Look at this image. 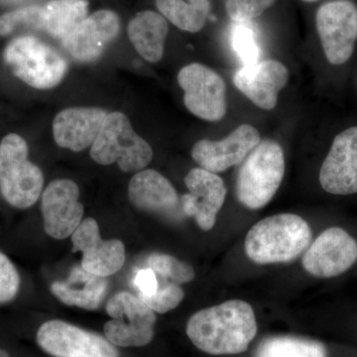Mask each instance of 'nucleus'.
I'll return each instance as SVG.
<instances>
[{"label": "nucleus", "instance_id": "obj_16", "mask_svg": "<svg viewBox=\"0 0 357 357\" xmlns=\"http://www.w3.org/2000/svg\"><path fill=\"white\" fill-rule=\"evenodd\" d=\"M70 238L73 252L83 253L81 266L89 273L107 278L119 271L126 262L123 243L117 239L103 241L93 218L84 220Z\"/></svg>", "mask_w": 357, "mask_h": 357}, {"label": "nucleus", "instance_id": "obj_11", "mask_svg": "<svg viewBox=\"0 0 357 357\" xmlns=\"http://www.w3.org/2000/svg\"><path fill=\"white\" fill-rule=\"evenodd\" d=\"M357 261V243L344 229L331 227L307 248L302 264L307 273L332 278L344 273Z\"/></svg>", "mask_w": 357, "mask_h": 357}, {"label": "nucleus", "instance_id": "obj_8", "mask_svg": "<svg viewBox=\"0 0 357 357\" xmlns=\"http://www.w3.org/2000/svg\"><path fill=\"white\" fill-rule=\"evenodd\" d=\"M185 107L199 119L218 121L227 114V86L220 75L199 63L185 66L178 74Z\"/></svg>", "mask_w": 357, "mask_h": 357}, {"label": "nucleus", "instance_id": "obj_17", "mask_svg": "<svg viewBox=\"0 0 357 357\" xmlns=\"http://www.w3.org/2000/svg\"><path fill=\"white\" fill-rule=\"evenodd\" d=\"M319 178L321 188L330 194H356L357 126L347 129L335 138Z\"/></svg>", "mask_w": 357, "mask_h": 357}, {"label": "nucleus", "instance_id": "obj_9", "mask_svg": "<svg viewBox=\"0 0 357 357\" xmlns=\"http://www.w3.org/2000/svg\"><path fill=\"white\" fill-rule=\"evenodd\" d=\"M316 26L326 58L333 65L347 63L357 40V7L349 0L328 2L317 11Z\"/></svg>", "mask_w": 357, "mask_h": 357}, {"label": "nucleus", "instance_id": "obj_10", "mask_svg": "<svg viewBox=\"0 0 357 357\" xmlns=\"http://www.w3.org/2000/svg\"><path fill=\"white\" fill-rule=\"evenodd\" d=\"M37 342L55 357H119L109 340L57 319L40 326Z\"/></svg>", "mask_w": 357, "mask_h": 357}, {"label": "nucleus", "instance_id": "obj_13", "mask_svg": "<svg viewBox=\"0 0 357 357\" xmlns=\"http://www.w3.org/2000/svg\"><path fill=\"white\" fill-rule=\"evenodd\" d=\"M79 187L74 181L56 180L42 195V213L46 234L53 238L72 236L83 222L84 206L79 202Z\"/></svg>", "mask_w": 357, "mask_h": 357}, {"label": "nucleus", "instance_id": "obj_31", "mask_svg": "<svg viewBox=\"0 0 357 357\" xmlns=\"http://www.w3.org/2000/svg\"><path fill=\"white\" fill-rule=\"evenodd\" d=\"M20 277L13 262L0 252V304L10 302L17 295Z\"/></svg>", "mask_w": 357, "mask_h": 357}, {"label": "nucleus", "instance_id": "obj_7", "mask_svg": "<svg viewBox=\"0 0 357 357\" xmlns=\"http://www.w3.org/2000/svg\"><path fill=\"white\" fill-rule=\"evenodd\" d=\"M107 312L112 319L105 324L103 331L112 344L144 347L153 340L156 316L138 296L115 294L107 302Z\"/></svg>", "mask_w": 357, "mask_h": 357}, {"label": "nucleus", "instance_id": "obj_23", "mask_svg": "<svg viewBox=\"0 0 357 357\" xmlns=\"http://www.w3.org/2000/svg\"><path fill=\"white\" fill-rule=\"evenodd\" d=\"M88 11V0H51L42 6L43 32L61 41Z\"/></svg>", "mask_w": 357, "mask_h": 357}, {"label": "nucleus", "instance_id": "obj_27", "mask_svg": "<svg viewBox=\"0 0 357 357\" xmlns=\"http://www.w3.org/2000/svg\"><path fill=\"white\" fill-rule=\"evenodd\" d=\"M230 43L243 66L259 62L260 46L257 35L249 22H234L230 31Z\"/></svg>", "mask_w": 357, "mask_h": 357}, {"label": "nucleus", "instance_id": "obj_20", "mask_svg": "<svg viewBox=\"0 0 357 357\" xmlns=\"http://www.w3.org/2000/svg\"><path fill=\"white\" fill-rule=\"evenodd\" d=\"M128 196L139 210L172 217L182 211L181 199L170 181L151 169L133 176L128 185Z\"/></svg>", "mask_w": 357, "mask_h": 357}, {"label": "nucleus", "instance_id": "obj_15", "mask_svg": "<svg viewBox=\"0 0 357 357\" xmlns=\"http://www.w3.org/2000/svg\"><path fill=\"white\" fill-rule=\"evenodd\" d=\"M260 141V133L255 126L243 124L225 139L198 141L192 147V157L199 168L215 174L225 172L243 163Z\"/></svg>", "mask_w": 357, "mask_h": 357}, {"label": "nucleus", "instance_id": "obj_5", "mask_svg": "<svg viewBox=\"0 0 357 357\" xmlns=\"http://www.w3.org/2000/svg\"><path fill=\"white\" fill-rule=\"evenodd\" d=\"M28 155L27 142L18 134H7L0 142V191L14 208H30L43 189V173Z\"/></svg>", "mask_w": 357, "mask_h": 357}, {"label": "nucleus", "instance_id": "obj_24", "mask_svg": "<svg viewBox=\"0 0 357 357\" xmlns=\"http://www.w3.org/2000/svg\"><path fill=\"white\" fill-rule=\"evenodd\" d=\"M156 4L164 17L191 33L203 29L211 8L208 0H156Z\"/></svg>", "mask_w": 357, "mask_h": 357}, {"label": "nucleus", "instance_id": "obj_34", "mask_svg": "<svg viewBox=\"0 0 357 357\" xmlns=\"http://www.w3.org/2000/svg\"><path fill=\"white\" fill-rule=\"evenodd\" d=\"M304 1L312 2V1H317V0H304Z\"/></svg>", "mask_w": 357, "mask_h": 357}, {"label": "nucleus", "instance_id": "obj_29", "mask_svg": "<svg viewBox=\"0 0 357 357\" xmlns=\"http://www.w3.org/2000/svg\"><path fill=\"white\" fill-rule=\"evenodd\" d=\"M157 275V274H156ZM158 290L153 296L140 298L153 312L165 314L176 309L184 299L183 289L174 282L157 275Z\"/></svg>", "mask_w": 357, "mask_h": 357}, {"label": "nucleus", "instance_id": "obj_12", "mask_svg": "<svg viewBox=\"0 0 357 357\" xmlns=\"http://www.w3.org/2000/svg\"><path fill=\"white\" fill-rule=\"evenodd\" d=\"M121 31V20L112 10H98L77 23L61 40L63 48L79 63H93L102 57L103 52Z\"/></svg>", "mask_w": 357, "mask_h": 357}, {"label": "nucleus", "instance_id": "obj_3", "mask_svg": "<svg viewBox=\"0 0 357 357\" xmlns=\"http://www.w3.org/2000/svg\"><path fill=\"white\" fill-rule=\"evenodd\" d=\"M3 60L14 76L37 89L55 88L69 69L60 51L33 35H21L9 41Z\"/></svg>", "mask_w": 357, "mask_h": 357}, {"label": "nucleus", "instance_id": "obj_25", "mask_svg": "<svg viewBox=\"0 0 357 357\" xmlns=\"http://www.w3.org/2000/svg\"><path fill=\"white\" fill-rule=\"evenodd\" d=\"M255 357H326L321 342L294 337H274L263 340Z\"/></svg>", "mask_w": 357, "mask_h": 357}, {"label": "nucleus", "instance_id": "obj_19", "mask_svg": "<svg viewBox=\"0 0 357 357\" xmlns=\"http://www.w3.org/2000/svg\"><path fill=\"white\" fill-rule=\"evenodd\" d=\"M109 114L98 107H70L59 112L53 121V136L59 146L84 151L95 142Z\"/></svg>", "mask_w": 357, "mask_h": 357}, {"label": "nucleus", "instance_id": "obj_33", "mask_svg": "<svg viewBox=\"0 0 357 357\" xmlns=\"http://www.w3.org/2000/svg\"><path fill=\"white\" fill-rule=\"evenodd\" d=\"M0 357H9V356L7 354V352L0 349Z\"/></svg>", "mask_w": 357, "mask_h": 357}, {"label": "nucleus", "instance_id": "obj_28", "mask_svg": "<svg viewBox=\"0 0 357 357\" xmlns=\"http://www.w3.org/2000/svg\"><path fill=\"white\" fill-rule=\"evenodd\" d=\"M147 265L159 276L178 285L189 283L195 278V270L191 265L171 255L155 253L147 258Z\"/></svg>", "mask_w": 357, "mask_h": 357}, {"label": "nucleus", "instance_id": "obj_1", "mask_svg": "<svg viewBox=\"0 0 357 357\" xmlns=\"http://www.w3.org/2000/svg\"><path fill=\"white\" fill-rule=\"evenodd\" d=\"M257 321L248 302L230 300L192 314L187 335L192 344L211 356L243 354L255 340Z\"/></svg>", "mask_w": 357, "mask_h": 357}, {"label": "nucleus", "instance_id": "obj_14", "mask_svg": "<svg viewBox=\"0 0 357 357\" xmlns=\"http://www.w3.org/2000/svg\"><path fill=\"white\" fill-rule=\"evenodd\" d=\"M185 184L189 192L180 198L183 215L194 218L204 231L211 230L227 197L225 182L217 174L199 167L188 173Z\"/></svg>", "mask_w": 357, "mask_h": 357}, {"label": "nucleus", "instance_id": "obj_18", "mask_svg": "<svg viewBox=\"0 0 357 357\" xmlns=\"http://www.w3.org/2000/svg\"><path fill=\"white\" fill-rule=\"evenodd\" d=\"M289 70L276 60L259 61L243 66L234 75V86L260 109H273L278 93L288 83Z\"/></svg>", "mask_w": 357, "mask_h": 357}, {"label": "nucleus", "instance_id": "obj_4", "mask_svg": "<svg viewBox=\"0 0 357 357\" xmlns=\"http://www.w3.org/2000/svg\"><path fill=\"white\" fill-rule=\"evenodd\" d=\"M285 174L283 148L274 140L260 141L243 162L236 178V197L249 210L270 203Z\"/></svg>", "mask_w": 357, "mask_h": 357}, {"label": "nucleus", "instance_id": "obj_26", "mask_svg": "<svg viewBox=\"0 0 357 357\" xmlns=\"http://www.w3.org/2000/svg\"><path fill=\"white\" fill-rule=\"evenodd\" d=\"M22 30L43 32L42 6L20 7L0 15V36H9Z\"/></svg>", "mask_w": 357, "mask_h": 357}, {"label": "nucleus", "instance_id": "obj_2", "mask_svg": "<svg viewBox=\"0 0 357 357\" xmlns=\"http://www.w3.org/2000/svg\"><path fill=\"white\" fill-rule=\"evenodd\" d=\"M309 223L297 215L280 213L253 225L244 241V250L256 264L290 263L304 255L312 241Z\"/></svg>", "mask_w": 357, "mask_h": 357}, {"label": "nucleus", "instance_id": "obj_22", "mask_svg": "<svg viewBox=\"0 0 357 357\" xmlns=\"http://www.w3.org/2000/svg\"><path fill=\"white\" fill-rule=\"evenodd\" d=\"M128 37L136 51L150 63H157L164 55L168 23L154 11L139 13L128 24Z\"/></svg>", "mask_w": 357, "mask_h": 357}, {"label": "nucleus", "instance_id": "obj_30", "mask_svg": "<svg viewBox=\"0 0 357 357\" xmlns=\"http://www.w3.org/2000/svg\"><path fill=\"white\" fill-rule=\"evenodd\" d=\"M276 0H227V15L234 22H250L270 8Z\"/></svg>", "mask_w": 357, "mask_h": 357}, {"label": "nucleus", "instance_id": "obj_32", "mask_svg": "<svg viewBox=\"0 0 357 357\" xmlns=\"http://www.w3.org/2000/svg\"><path fill=\"white\" fill-rule=\"evenodd\" d=\"M133 286L139 297H150L158 290V278L151 268L137 270L133 277Z\"/></svg>", "mask_w": 357, "mask_h": 357}, {"label": "nucleus", "instance_id": "obj_21", "mask_svg": "<svg viewBox=\"0 0 357 357\" xmlns=\"http://www.w3.org/2000/svg\"><path fill=\"white\" fill-rule=\"evenodd\" d=\"M107 279L89 273L82 266H76L66 280L54 282L51 291L68 306L96 310L107 296Z\"/></svg>", "mask_w": 357, "mask_h": 357}, {"label": "nucleus", "instance_id": "obj_6", "mask_svg": "<svg viewBox=\"0 0 357 357\" xmlns=\"http://www.w3.org/2000/svg\"><path fill=\"white\" fill-rule=\"evenodd\" d=\"M91 157L100 165L117 163L123 172H135L149 165L153 150L133 130L126 114L110 112L91 146Z\"/></svg>", "mask_w": 357, "mask_h": 357}]
</instances>
